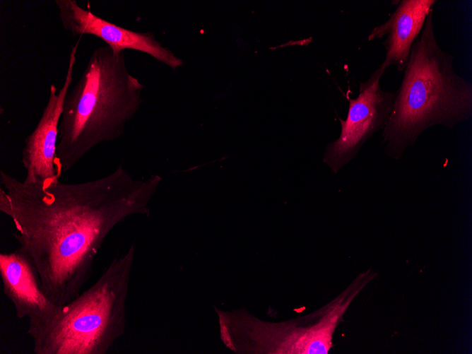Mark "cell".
<instances>
[{
    "mask_svg": "<svg viewBox=\"0 0 472 354\" xmlns=\"http://www.w3.org/2000/svg\"><path fill=\"white\" fill-rule=\"evenodd\" d=\"M161 181L158 175L134 179L119 166L83 182L27 184L1 170L0 211L12 220V235L45 293L61 306L80 294L112 230L128 217L150 213Z\"/></svg>",
    "mask_w": 472,
    "mask_h": 354,
    "instance_id": "obj_1",
    "label": "cell"
},
{
    "mask_svg": "<svg viewBox=\"0 0 472 354\" xmlns=\"http://www.w3.org/2000/svg\"><path fill=\"white\" fill-rule=\"evenodd\" d=\"M454 57L438 44L433 8L412 44L401 83L382 130L381 143L388 157L399 160L429 128L449 129L472 116V83L456 73Z\"/></svg>",
    "mask_w": 472,
    "mask_h": 354,
    "instance_id": "obj_2",
    "label": "cell"
},
{
    "mask_svg": "<svg viewBox=\"0 0 472 354\" xmlns=\"http://www.w3.org/2000/svg\"><path fill=\"white\" fill-rule=\"evenodd\" d=\"M144 87L128 71L124 51L115 54L107 45L93 50L64 98L57 146L61 175L99 144L124 134L142 103Z\"/></svg>",
    "mask_w": 472,
    "mask_h": 354,
    "instance_id": "obj_3",
    "label": "cell"
},
{
    "mask_svg": "<svg viewBox=\"0 0 472 354\" xmlns=\"http://www.w3.org/2000/svg\"><path fill=\"white\" fill-rule=\"evenodd\" d=\"M131 244L89 288L59 306L30 336L35 354H106L124 334L134 261Z\"/></svg>",
    "mask_w": 472,
    "mask_h": 354,
    "instance_id": "obj_4",
    "label": "cell"
},
{
    "mask_svg": "<svg viewBox=\"0 0 472 354\" xmlns=\"http://www.w3.org/2000/svg\"><path fill=\"white\" fill-rule=\"evenodd\" d=\"M368 282L361 274L317 311L278 322L261 320L242 309L223 311L214 307L220 339L228 348L240 354H327L348 307Z\"/></svg>",
    "mask_w": 472,
    "mask_h": 354,
    "instance_id": "obj_5",
    "label": "cell"
},
{
    "mask_svg": "<svg viewBox=\"0 0 472 354\" xmlns=\"http://www.w3.org/2000/svg\"><path fill=\"white\" fill-rule=\"evenodd\" d=\"M382 75L377 68L365 81L360 83L356 98L347 96L348 111L345 119H339L341 134L337 139L326 145L322 159L334 173L348 164L364 143L387 124L394 92L381 88Z\"/></svg>",
    "mask_w": 472,
    "mask_h": 354,
    "instance_id": "obj_6",
    "label": "cell"
},
{
    "mask_svg": "<svg viewBox=\"0 0 472 354\" xmlns=\"http://www.w3.org/2000/svg\"><path fill=\"white\" fill-rule=\"evenodd\" d=\"M81 37L71 47L67 71L61 89L52 84L46 106L34 129L24 140L21 163L25 170L23 180L27 184L50 183L59 180L57 159L58 128L65 96L73 81V71Z\"/></svg>",
    "mask_w": 472,
    "mask_h": 354,
    "instance_id": "obj_7",
    "label": "cell"
},
{
    "mask_svg": "<svg viewBox=\"0 0 472 354\" xmlns=\"http://www.w3.org/2000/svg\"><path fill=\"white\" fill-rule=\"evenodd\" d=\"M59 16L64 30L73 36H95L118 54L125 49L139 51L153 57L172 69L183 61L163 47L153 33L136 32L110 23L79 6L76 0H55Z\"/></svg>",
    "mask_w": 472,
    "mask_h": 354,
    "instance_id": "obj_8",
    "label": "cell"
},
{
    "mask_svg": "<svg viewBox=\"0 0 472 354\" xmlns=\"http://www.w3.org/2000/svg\"><path fill=\"white\" fill-rule=\"evenodd\" d=\"M0 276L4 295L16 317L27 318V333L32 336L54 317L59 305L47 295L38 271L20 248L0 254Z\"/></svg>",
    "mask_w": 472,
    "mask_h": 354,
    "instance_id": "obj_9",
    "label": "cell"
},
{
    "mask_svg": "<svg viewBox=\"0 0 472 354\" xmlns=\"http://www.w3.org/2000/svg\"><path fill=\"white\" fill-rule=\"evenodd\" d=\"M435 2V0H401L388 20L372 29L368 35L369 41L386 37L383 41L385 58L377 66L382 74L392 66L399 72L404 71L412 44L421 32Z\"/></svg>",
    "mask_w": 472,
    "mask_h": 354,
    "instance_id": "obj_10",
    "label": "cell"
}]
</instances>
